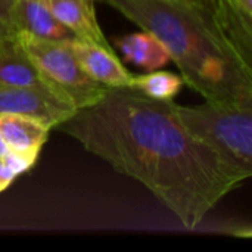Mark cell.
<instances>
[{
	"label": "cell",
	"instance_id": "obj_3",
	"mask_svg": "<svg viewBox=\"0 0 252 252\" xmlns=\"http://www.w3.org/2000/svg\"><path fill=\"white\" fill-rule=\"evenodd\" d=\"M174 112L186 130L207 145L242 180L252 176V105L207 102Z\"/></svg>",
	"mask_w": 252,
	"mask_h": 252
},
{
	"label": "cell",
	"instance_id": "obj_14",
	"mask_svg": "<svg viewBox=\"0 0 252 252\" xmlns=\"http://www.w3.org/2000/svg\"><path fill=\"white\" fill-rule=\"evenodd\" d=\"M16 179V174L6 165V162L0 158V193L4 192Z\"/></svg>",
	"mask_w": 252,
	"mask_h": 252
},
{
	"label": "cell",
	"instance_id": "obj_2",
	"mask_svg": "<svg viewBox=\"0 0 252 252\" xmlns=\"http://www.w3.org/2000/svg\"><path fill=\"white\" fill-rule=\"evenodd\" d=\"M152 32L192 90L207 102L252 105L250 65L213 9L179 0H100Z\"/></svg>",
	"mask_w": 252,
	"mask_h": 252
},
{
	"label": "cell",
	"instance_id": "obj_15",
	"mask_svg": "<svg viewBox=\"0 0 252 252\" xmlns=\"http://www.w3.org/2000/svg\"><path fill=\"white\" fill-rule=\"evenodd\" d=\"M13 0H0V19L10 24V10Z\"/></svg>",
	"mask_w": 252,
	"mask_h": 252
},
{
	"label": "cell",
	"instance_id": "obj_12",
	"mask_svg": "<svg viewBox=\"0 0 252 252\" xmlns=\"http://www.w3.org/2000/svg\"><path fill=\"white\" fill-rule=\"evenodd\" d=\"M185 81L182 75L170 71H148L146 74L133 75L130 87L137 89L145 96L157 100H174L183 89Z\"/></svg>",
	"mask_w": 252,
	"mask_h": 252
},
{
	"label": "cell",
	"instance_id": "obj_16",
	"mask_svg": "<svg viewBox=\"0 0 252 252\" xmlns=\"http://www.w3.org/2000/svg\"><path fill=\"white\" fill-rule=\"evenodd\" d=\"M233 3L241 12H244L248 16H252V0H233Z\"/></svg>",
	"mask_w": 252,
	"mask_h": 252
},
{
	"label": "cell",
	"instance_id": "obj_1",
	"mask_svg": "<svg viewBox=\"0 0 252 252\" xmlns=\"http://www.w3.org/2000/svg\"><path fill=\"white\" fill-rule=\"evenodd\" d=\"M56 128L142 183L188 230L245 182L186 130L174 100L151 99L130 86L108 87Z\"/></svg>",
	"mask_w": 252,
	"mask_h": 252
},
{
	"label": "cell",
	"instance_id": "obj_4",
	"mask_svg": "<svg viewBox=\"0 0 252 252\" xmlns=\"http://www.w3.org/2000/svg\"><path fill=\"white\" fill-rule=\"evenodd\" d=\"M15 34L46 84L77 109L96 103L108 90L83 69L65 41L40 38L21 31Z\"/></svg>",
	"mask_w": 252,
	"mask_h": 252
},
{
	"label": "cell",
	"instance_id": "obj_5",
	"mask_svg": "<svg viewBox=\"0 0 252 252\" xmlns=\"http://www.w3.org/2000/svg\"><path fill=\"white\" fill-rule=\"evenodd\" d=\"M77 108L62 94L46 86L0 84V114H19L58 127L74 115Z\"/></svg>",
	"mask_w": 252,
	"mask_h": 252
},
{
	"label": "cell",
	"instance_id": "obj_20",
	"mask_svg": "<svg viewBox=\"0 0 252 252\" xmlns=\"http://www.w3.org/2000/svg\"><path fill=\"white\" fill-rule=\"evenodd\" d=\"M7 151H9V148H7L6 142L3 140V137H1V134H0V158H3V157L7 154Z\"/></svg>",
	"mask_w": 252,
	"mask_h": 252
},
{
	"label": "cell",
	"instance_id": "obj_8",
	"mask_svg": "<svg viewBox=\"0 0 252 252\" xmlns=\"http://www.w3.org/2000/svg\"><path fill=\"white\" fill-rule=\"evenodd\" d=\"M56 19L81 40L114 50L111 41L103 34L97 16L96 0H44Z\"/></svg>",
	"mask_w": 252,
	"mask_h": 252
},
{
	"label": "cell",
	"instance_id": "obj_18",
	"mask_svg": "<svg viewBox=\"0 0 252 252\" xmlns=\"http://www.w3.org/2000/svg\"><path fill=\"white\" fill-rule=\"evenodd\" d=\"M179 1H185V3H190V4H198V6H205L213 9L211 0H179Z\"/></svg>",
	"mask_w": 252,
	"mask_h": 252
},
{
	"label": "cell",
	"instance_id": "obj_17",
	"mask_svg": "<svg viewBox=\"0 0 252 252\" xmlns=\"http://www.w3.org/2000/svg\"><path fill=\"white\" fill-rule=\"evenodd\" d=\"M12 34H15V30L12 28V25L7 24L6 21H1L0 19V40L4 38V37H9Z\"/></svg>",
	"mask_w": 252,
	"mask_h": 252
},
{
	"label": "cell",
	"instance_id": "obj_7",
	"mask_svg": "<svg viewBox=\"0 0 252 252\" xmlns=\"http://www.w3.org/2000/svg\"><path fill=\"white\" fill-rule=\"evenodd\" d=\"M10 25L15 31L47 40L65 41L75 37L72 31L56 19L44 0H13Z\"/></svg>",
	"mask_w": 252,
	"mask_h": 252
},
{
	"label": "cell",
	"instance_id": "obj_6",
	"mask_svg": "<svg viewBox=\"0 0 252 252\" xmlns=\"http://www.w3.org/2000/svg\"><path fill=\"white\" fill-rule=\"evenodd\" d=\"M83 69L97 83L106 87L130 86L133 74L126 69L114 50L81 40L78 37L65 40Z\"/></svg>",
	"mask_w": 252,
	"mask_h": 252
},
{
	"label": "cell",
	"instance_id": "obj_19",
	"mask_svg": "<svg viewBox=\"0 0 252 252\" xmlns=\"http://www.w3.org/2000/svg\"><path fill=\"white\" fill-rule=\"evenodd\" d=\"M233 3V0H211V4H213V10L214 9H219V7H223L226 4H230ZM235 4V3H233ZM236 6V4H235Z\"/></svg>",
	"mask_w": 252,
	"mask_h": 252
},
{
	"label": "cell",
	"instance_id": "obj_10",
	"mask_svg": "<svg viewBox=\"0 0 252 252\" xmlns=\"http://www.w3.org/2000/svg\"><path fill=\"white\" fill-rule=\"evenodd\" d=\"M0 84L49 87L24 52L16 34L0 40Z\"/></svg>",
	"mask_w": 252,
	"mask_h": 252
},
{
	"label": "cell",
	"instance_id": "obj_13",
	"mask_svg": "<svg viewBox=\"0 0 252 252\" xmlns=\"http://www.w3.org/2000/svg\"><path fill=\"white\" fill-rule=\"evenodd\" d=\"M37 152H13V151H7V154L1 158L6 165L16 174H22L25 171H28L30 168H32V165L37 162L38 159Z\"/></svg>",
	"mask_w": 252,
	"mask_h": 252
},
{
	"label": "cell",
	"instance_id": "obj_9",
	"mask_svg": "<svg viewBox=\"0 0 252 252\" xmlns=\"http://www.w3.org/2000/svg\"><path fill=\"white\" fill-rule=\"evenodd\" d=\"M52 127L46 123L19 115L0 114V134L9 151L13 152H41L47 142Z\"/></svg>",
	"mask_w": 252,
	"mask_h": 252
},
{
	"label": "cell",
	"instance_id": "obj_11",
	"mask_svg": "<svg viewBox=\"0 0 252 252\" xmlns=\"http://www.w3.org/2000/svg\"><path fill=\"white\" fill-rule=\"evenodd\" d=\"M124 61L146 71H155L171 62L165 46L149 31L133 32L115 40Z\"/></svg>",
	"mask_w": 252,
	"mask_h": 252
}]
</instances>
